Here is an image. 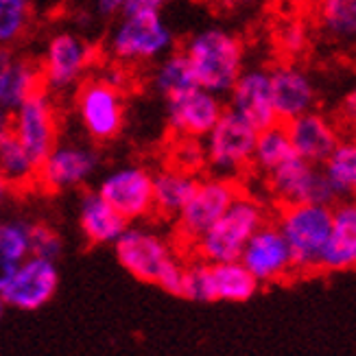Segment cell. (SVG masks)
Listing matches in <instances>:
<instances>
[{"label": "cell", "mask_w": 356, "mask_h": 356, "mask_svg": "<svg viewBox=\"0 0 356 356\" xmlns=\"http://www.w3.org/2000/svg\"><path fill=\"white\" fill-rule=\"evenodd\" d=\"M337 201H356V136L341 138V143L321 164Z\"/></svg>", "instance_id": "26"}, {"label": "cell", "mask_w": 356, "mask_h": 356, "mask_svg": "<svg viewBox=\"0 0 356 356\" xmlns=\"http://www.w3.org/2000/svg\"><path fill=\"white\" fill-rule=\"evenodd\" d=\"M260 179L265 184V191L275 208L298 204H337V197L326 175H323L321 166H315L298 156Z\"/></svg>", "instance_id": "11"}, {"label": "cell", "mask_w": 356, "mask_h": 356, "mask_svg": "<svg viewBox=\"0 0 356 356\" xmlns=\"http://www.w3.org/2000/svg\"><path fill=\"white\" fill-rule=\"evenodd\" d=\"M31 3H33L35 11H53L64 3V0H31Z\"/></svg>", "instance_id": "40"}, {"label": "cell", "mask_w": 356, "mask_h": 356, "mask_svg": "<svg viewBox=\"0 0 356 356\" xmlns=\"http://www.w3.org/2000/svg\"><path fill=\"white\" fill-rule=\"evenodd\" d=\"M284 127L289 131L293 149H296V156L315 166L326 162L343 138L341 125L328 114L317 110L286 122Z\"/></svg>", "instance_id": "20"}, {"label": "cell", "mask_w": 356, "mask_h": 356, "mask_svg": "<svg viewBox=\"0 0 356 356\" xmlns=\"http://www.w3.org/2000/svg\"><path fill=\"white\" fill-rule=\"evenodd\" d=\"M181 53L188 59L195 81L216 97H227L245 70L243 40L223 26H206L186 40Z\"/></svg>", "instance_id": "2"}, {"label": "cell", "mask_w": 356, "mask_h": 356, "mask_svg": "<svg viewBox=\"0 0 356 356\" xmlns=\"http://www.w3.org/2000/svg\"><path fill=\"white\" fill-rule=\"evenodd\" d=\"M243 191V184L236 179L201 177L188 206L175 219V245L179 250L191 252V247L221 219Z\"/></svg>", "instance_id": "8"}, {"label": "cell", "mask_w": 356, "mask_h": 356, "mask_svg": "<svg viewBox=\"0 0 356 356\" xmlns=\"http://www.w3.org/2000/svg\"><path fill=\"white\" fill-rule=\"evenodd\" d=\"M151 86L164 101L179 97L193 88H199L188 59L181 51H173L171 55L158 61L151 74Z\"/></svg>", "instance_id": "30"}, {"label": "cell", "mask_w": 356, "mask_h": 356, "mask_svg": "<svg viewBox=\"0 0 356 356\" xmlns=\"http://www.w3.org/2000/svg\"><path fill=\"white\" fill-rule=\"evenodd\" d=\"M275 42L291 61V57H298L308 49V29L302 20H284L275 31Z\"/></svg>", "instance_id": "34"}, {"label": "cell", "mask_w": 356, "mask_h": 356, "mask_svg": "<svg viewBox=\"0 0 356 356\" xmlns=\"http://www.w3.org/2000/svg\"><path fill=\"white\" fill-rule=\"evenodd\" d=\"M76 223L86 243L95 247H114L122 232L129 227V223L97 191L81 193L79 206H76Z\"/></svg>", "instance_id": "22"}, {"label": "cell", "mask_w": 356, "mask_h": 356, "mask_svg": "<svg viewBox=\"0 0 356 356\" xmlns=\"http://www.w3.org/2000/svg\"><path fill=\"white\" fill-rule=\"evenodd\" d=\"M280 3H286V5H293V3H300V0H280Z\"/></svg>", "instance_id": "43"}, {"label": "cell", "mask_w": 356, "mask_h": 356, "mask_svg": "<svg viewBox=\"0 0 356 356\" xmlns=\"http://www.w3.org/2000/svg\"><path fill=\"white\" fill-rule=\"evenodd\" d=\"M273 223L289 245L296 273H321V260L332 234V206H282L273 210Z\"/></svg>", "instance_id": "4"}, {"label": "cell", "mask_w": 356, "mask_h": 356, "mask_svg": "<svg viewBox=\"0 0 356 356\" xmlns=\"http://www.w3.org/2000/svg\"><path fill=\"white\" fill-rule=\"evenodd\" d=\"M293 158H296V149L291 145L289 131L282 122H277V125L269 129L258 131L252 173H256L258 177H267L275 168H280Z\"/></svg>", "instance_id": "27"}, {"label": "cell", "mask_w": 356, "mask_h": 356, "mask_svg": "<svg viewBox=\"0 0 356 356\" xmlns=\"http://www.w3.org/2000/svg\"><path fill=\"white\" fill-rule=\"evenodd\" d=\"M227 110L250 122L258 131L277 125L273 107L271 72L267 68H245L227 95Z\"/></svg>", "instance_id": "18"}, {"label": "cell", "mask_w": 356, "mask_h": 356, "mask_svg": "<svg viewBox=\"0 0 356 356\" xmlns=\"http://www.w3.org/2000/svg\"><path fill=\"white\" fill-rule=\"evenodd\" d=\"M74 114L92 143H110L125 127V97L105 76H90L74 90Z\"/></svg>", "instance_id": "9"}, {"label": "cell", "mask_w": 356, "mask_h": 356, "mask_svg": "<svg viewBox=\"0 0 356 356\" xmlns=\"http://www.w3.org/2000/svg\"><path fill=\"white\" fill-rule=\"evenodd\" d=\"M9 136H11V114L0 110V147H3V143Z\"/></svg>", "instance_id": "38"}, {"label": "cell", "mask_w": 356, "mask_h": 356, "mask_svg": "<svg viewBox=\"0 0 356 356\" xmlns=\"http://www.w3.org/2000/svg\"><path fill=\"white\" fill-rule=\"evenodd\" d=\"M35 13L31 0H0V49H13L20 44L33 24Z\"/></svg>", "instance_id": "31"}, {"label": "cell", "mask_w": 356, "mask_h": 356, "mask_svg": "<svg viewBox=\"0 0 356 356\" xmlns=\"http://www.w3.org/2000/svg\"><path fill=\"white\" fill-rule=\"evenodd\" d=\"M129 225L153 216V171L125 164L105 173L95 188Z\"/></svg>", "instance_id": "12"}, {"label": "cell", "mask_w": 356, "mask_h": 356, "mask_svg": "<svg viewBox=\"0 0 356 356\" xmlns=\"http://www.w3.org/2000/svg\"><path fill=\"white\" fill-rule=\"evenodd\" d=\"M319 29L337 44H356V0H315Z\"/></svg>", "instance_id": "28"}, {"label": "cell", "mask_w": 356, "mask_h": 356, "mask_svg": "<svg viewBox=\"0 0 356 356\" xmlns=\"http://www.w3.org/2000/svg\"><path fill=\"white\" fill-rule=\"evenodd\" d=\"M118 265L145 284H156L181 298L186 260L175 241H168L149 225H129L114 245Z\"/></svg>", "instance_id": "1"}, {"label": "cell", "mask_w": 356, "mask_h": 356, "mask_svg": "<svg viewBox=\"0 0 356 356\" xmlns=\"http://www.w3.org/2000/svg\"><path fill=\"white\" fill-rule=\"evenodd\" d=\"M339 120L356 136V86L348 90V95L343 97L341 105H339Z\"/></svg>", "instance_id": "35"}, {"label": "cell", "mask_w": 356, "mask_h": 356, "mask_svg": "<svg viewBox=\"0 0 356 356\" xmlns=\"http://www.w3.org/2000/svg\"><path fill=\"white\" fill-rule=\"evenodd\" d=\"M260 291L254 275L243 267L241 260L206 262L199 258L186 260L181 298L191 302H232L241 304L252 300Z\"/></svg>", "instance_id": "6"}, {"label": "cell", "mask_w": 356, "mask_h": 356, "mask_svg": "<svg viewBox=\"0 0 356 356\" xmlns=\"http://www.w3.org/2000/svg\"><path fill=\"white\" fill-rule=\"evenodd\" d=\"M271 90H273V107L277 120L286 122L296 120L308 112H315L317 105V86L296 61H280L271 70Z\"/></svg>", "instance_id": "19"}, {"label": "cell", "mask_w": 356, "mask_h": 356, "mask_svg": "<svg viewBox=\"0 0 356 356\" xmlns=\"http://www.w3.org/2000/svg\"><path fill=\"white\" fill-rule=\"evenodd\" d=\"M13 195H15L13 188L7 184V179H5L3 175H0V210H3V208L7 206V201H9Z\"/></svg>", "instance_id": "39"}, {"label": "cell", "mask_w": 356, "mask_h": 356, "mask_svg": "<svg viewBox=\"0 0 356 356\" xmlns=\"http://www.w3.org/2000/svg\"><path fill=\"white\" fill-rule=\"evenodd\" d=\"M166 0H127V7L122 15H147V13H160Z\"/></svg>", "instance_id": "37"}, {"label": "cell", "mask_w": 356, "mask_h": 356, "mask_svg": "<svg viewBox=\"0 0 356 356\" xmlns=\"http://www.w3.org/2000/svg\"><path fill=\"white\" fill-rule=\"evenodd\" d=\"M258 129L250 122L225 110L214 129L204 138L206 168L214 177L236 179L252 173Z\"/></svg>", "instance_id": "7"}, {"label": "cell", "mask_w": 356, "mask_h": 356, "mask_svg": "<svg viewBox=\"0 0 356 356\" xmlns=\"http://www.w3.org/2000/svg\"><path fill=\"white\" fill-rule=\"evenodd\" d=\"M5 311H7V304L3 302V298H0V319H3V315H5Z\"/></svg>", "instance_id": "42"}, {"label": "cell", "mask_w": 356, "mask_h": 356, "mask_svg": "<svg viewBox=\"0 0 356 356\" xmlns=\"http://www.w3.org/2000/svg\"><path fill=\"white\" fill-rule=\"evenodd\" d=\"M241 262L260 286H271L296 275L289 245L273 219L262 225L245 245Z\"/></svg>", "instance_id": "16"}, {"label": "cell", "mask_w": 356, "mask_h": 356, "mask_svg": "<svg viewBox=\"0 0 356 356\" xmlns=\"http://www.w3.org/2000/svg\"><path fill=\"white\" fill-rule=\"evenodd\" d=\"M175 49V35L160 13L120 15L105 40V53L120 66L158 64Z\"/></svg>", "instance_id": "5"}, {"label": "cell", "mask_w": 356, "mask_h": 356, "mask_svg": "<svg viewBox=\"0 0 356 356\" xmlns=\"http://www.w3.org/2000/svg\"><path fill=\"white\" fill-rule=\"evenodd\" d=\"M199 179L201 175L179 171L171 164L153 173V216L175 221L193 199Z\"/></svg>", "instance_id": "24"}, {"label": "cell", "mask_w": 356, "mask_h": 356, "mask_svg": "<svg viewBox=\"0 0 356 356\" xmlns=\"http://www.w3.org/2000/svg\"><path fill=\"white\" fill-rule=\"evenodd\" d=\"M59 286V269L57 262L44 260L38 256H29L18 271L13 273L0 298L7 304V308L15 311L33 313L49 304Z\"/></svg>", "instance_id": "17"}, {"label": "cell", "mask_w": 356, "mask_h": 356, "mask_svg": "<svg viewBox=\"0 0 356 356\" xmlns=\"http://www.w3.org/2000/svg\"><path fill=\"white\" fill-rule=\"evenodd\" d=\"M38 173L40 162L13 136H9L0 147V175L7 179L13 193H22L35 188Z\"/></svg>", "instance_id": "29"}, {"label": "cell", "mask_w": 356, "mask_h": 356, "mask_svg": "<svg viewBox=\"0 0 356 356\" xmlns=\"http://www.w3.org/2000/svg\"><path fill=\"white\" fill-rule=\"evenodd\" d=\"M269 221L271 210L267 199L243 191L221 219L191 247L188 254L206 262L241 260L245 245Z\"/></svg>", "instance_id": "3"}, {"label": "cell", "mask_w": 356, "mask_h": 356, "mask_svg": "<svg viewBox=\"0 0 356 356\" xmlns=\"http://www.w3.org/2000/svg\"><path fill=\"white\" fill-rule=\"evenodd\" d=\"M99 164L101 156L92 145L59 140L57 147L40 164L35 188L44 193H70L83 188L95 177Z\"/></svg>", "instance_id": "13"}, {"label": "cell", "mask_w": 356, "mask_h": 356, "mask_svg": "<svg viewBox=\"0 0 356 356\" xmlns=\"http://www.w3.org/2000/svg\"><path fill=\"white\" fill-rule=\"evenodd\" d=\"M225 110L227 105L221 97L204 88H193L166 101V125L175 138L204 140Z\"/></svg>", "instance_id": "15"}, {"label": "cell", "mask_w": 356, "mask_h": 356, "mask_svg": "<svg viewBox=\"0 0 356 356\" xmlns=\"http://www.w3.org/2000/svg\"><path fill=\"white\" fill-rule=\"evenodd\" d=\"M59 129V110L53 95L46 90L38 92L11 114V136L40 164L61 140Z\"/></svg>", "instance_id": "14"}, {"label": "cell", "mask_w": 356, "mask_h": 356, "mask_svg": "<svg viewBox=\"0 0 356 356\" xmlns=\"http://www.w3.org/2000/svg\"><path fill=\"white\" fill-rule=\"evenodd\" d=\"M99 51L95 44L72 31H57L44 46V55L40 61L44 90L68 92L79 88L86 81L88 70L95 66Z\"/></svg>", "instance_id": "10"}, {"label": "cell", "mask_w": 356, "mask_h": 356, "mask_svg": "<svg viewBox=\"0 0 356 356\" xmlns=\"http://www.w3.org/2000/svg\"><path fill=\"white\" fill-rule=\"evenodd\" d=\"M232 5H236V7H254L258 0H229Z\"/></svg>", "instance_id": "41"}, {"label": "cell", "mask_w": 356, "mask_h": 356, "mask_svg": "<svg viewBox=\"0 0 356 356\" xmlns=\"http://www.w3.org/2000/svg\"><path fill=\"white\" fill-rule=\"evenodd\" d=\"M44 90L42 68L13 49H0V110L13 114L22 103Z\"/></svg>", "instance_id": "21"}, {"label": "cell", "mask_w": 356, "mask_h": 356, "mask_svg": "<svg viewBox=\"0 0 356 356\" xmlns=\"http://www.w3.org/2000/svg\"><path fill=\"white\" fill-rule=\"evenodd\" d=\"M31 227L33 221L20 219V216L0 221V293L31 256Z\"/></svg>", "instance_id": "25"}, {"label": "cell", "mask_w": 356, "mask_h": 356, "mask_svg": "<svg viewBox=\"0 0 356 356\" xmlns=\"http://www.w3.org/2000/svg\"><path fill=\"white\" fill-rule=\"evenodd\" d=\"M356 269V201H337L332 206V234L321 260L323 273Z\"/></svg>", "instance_id": "23"}, {"label": "cell", "mask_w": 356, "mask_h": 356, "mask_svg": "<svg viewBox=\"0 0 356 356\" xmlns=\"http://www.w3.org/2000/svg\"><path fill=\"white\" fill-rule=\"evenodd\" d=\"M61 252H64V238L59 232L44 221L33 223L31 227V256L57 262Z\"/></svg>", "instance_id": "33"}, {"label": "cell", "mask_w": 356, "mask_h": 356, "mask_svg": "<svg viewBox=\"0 0 356 356\" xmlns=\"http://www.w3.org/2000/svg\"><path fill=\"white\" fill-rule=\"evenodd\" d=\"M90 7L97 18L110 20L116 18V15H122V11L127 7V0H90Z\"/></svg>", "instance_id": "36"}, {"label": "cell", "mask_w": 356, "mask_h": 356, "mask_svg": "<svg viewBox=\"0 0 356 356\" xmlns=\"http://www.w3.org/2000/svg\"><path fill=\"white\" fill-rule=\"evenodd\" d=\"M171 166L179 171L199 175L206 168V151L204 140H191V138H175L171 147Z\"/></svg>", "instance_id": "32"}]
</instances>
